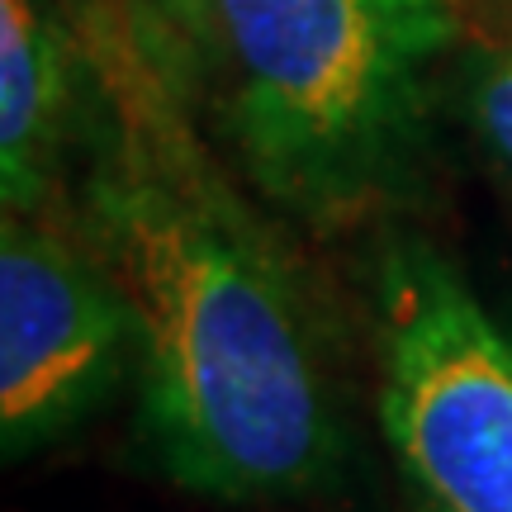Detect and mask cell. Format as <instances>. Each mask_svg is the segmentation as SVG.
<instances>
[{"label":"cell","mask_w":512,"mask_h":512,"mask_svg":"<svg viewBox=\"0 0 512 512\" xmlns=\"http://www.w3.org/2000/svg\"><path fill=\"white\" fill-rule=\"evenodd\" d=\"M95 38L86 247L133 323L162 465L219 498L309 489L337 465L342 432L285 252L223 185L147 43Z\"/></svg>","instance_id":"1"},{"label":"cell","mask_w":512,"mask_h":512,"mask_svg":"<svg viewBox=\"0 0 512 512\" xmlns=\"http://www.w3.org/2000/svg\"><path fill=\"white\" fill-rule=\"evenodd\" d=\"M166 10V19L181 29L190 43L214 48V0H157Z\"/></svg>","instance_id":"7"},{"label":"cell","mask_w":512,"mask_h":512,"mask_svg":"<svg viewBox=\"0 0 512 512\" xmlns=\"http://www.w3.org/2000/svg\"><path fill=\"white\" fill-rule=\"evenodd\" d=\"M72 114L67 38L34 0H0V185L10 214H38L53 190Z\"/></svg>","instance_id":"5"},{"label":"cell","mask_w":512,"mask_h":512,"mask_svg":"<svg viewBox=\"0 0 512 512\" xmlns=\"http://www.w3.org/2000/svg\"><path fill=\"white\" fill-rule=\"evenodd\" d=\"M133 323L91 247L34 214L0 223V437L19 456L72 427L119 380Z\"/></svg>","instance_id":"4"},{"label":"cell","mask_w":512,"mask_h":512,"mask_svg":"<svg viewBox=\"0 0 512 512\" xmlns=\"http://www.w3.org/2000/svg\"><path fill=\"white\" fill-rule=\"evenodd\" d=\"M470 124L489 157L512 176V48L479 62L470 76Z\"/></svg>","instance_id":"6"},{"label":"cell","mask_w":512,"mask_h":512,"mask_svg":"<svg viewBox=\"0 0 512 512\" xmlns=\"http://www.w3.org/2000/svg\"><path fill=\"white\" fill-rule=\"evenodd\" d=\"M451 34L441 0H214L256 190L313 228L403 200L427 152L422 76Z\"/></svg>","instance_id":"2"},{"label":"cell","mask_w":512,"mask_h":512,"mask_svg":"<svg viewBox=\"0 0 512 512\" xmlns=\"http://www.w3.org/2000/svg\"><path fill=\"white\" fill-rule=\"evenodd\" d=\"M380 418L432 512H512V342L432 247L380 261Z\"/></svg>","instance_id":"3"}]
</instances>
